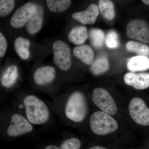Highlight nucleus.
<instances>
[{"label": "nucleus", "instance_id": "1", "mask_svg": "<svg viewBox=\"0 0 149 149\" xmlns=\"http://www.w3.org/2000/svg\"><path fill=\"white\" fill-rule=\"evenodd\" d=\"M26 117L29 122L34 125L45 123L49 118V111L43 101L36 96L30 95L23 100Z\"/></svg>", "mask_w": 149, "mask_h": 149}, {"label": "nucleus", "instance_id": "22", "mask_svg": "<svg viewBox=\"0 0 149 149\" xmlns=\"http://www.w3.org/2000/svg\"><path fill=\"white\" fill-rule=\"evenodd\" d=\"M126 47L128 51L135 53L138 55L149 57V47L140 42L129 41L126 44Z\"/></svg>", "mask_w": 149, "mask_h": 149}, {"label": "nucleus", "instance_id": "5", "mask_svg": "<svg viewBox=\"0 0 149 149\" xmlns=\"http://www.w3.org/2000/svg\"><path fill=\"white\" fill-rule=\"evenodd\" d=\"M130 117L137 124L149 125V109L143 99L135 97L130 100L128 105Z\"/></svg>", "mask_w": 149, "mask_h": 149}, {"label": "nucleus", "instance_id": "6", "mask_svg": "<svg viewBox=\"0 0 149 149\" xmlns=\"http://www.w3.org/2000/svg\"><path fill=\"white\" fill-rule=\"evenodd\" d=\"M54 61L56 65L63 71H67L72 65L71 54L68 45L58 40L53 45Z\"/></svg>", "mask_w": 149, "mask_h": 149}, {"label": "nucleus", "instance_id": "17", "mask_svg": "<svg viewBox=\"0 0 149 149\" xmlns=\"http://www.w3.org/2000/svg\"><path fill=\"white\" fill-rule=\"evenodd\" d=\"M43 20L42 10L41 9H38L36 14L29 19L26 23V28L28 33L33 35L39 32L42 26Z\"/></svg>", "mask_w": 149, "mask_h": 149}, {"label": "nucleus", "instance_id": "26", "mask_svg": "<svg viewBox=\"0 0 149 149\" xmlns=\"http://www.w3.org/2000/svg\"><path fill=\"white\" fill-rule=\"evenodd\" d=\"M81 142L79 139L72 138L67 139L62 143L59 149H80Z\"/></svg>", "mask_w": 149, "mask_h": 149}, {"label": "nucleus", "instance_id": "8", "mask_svg": "<svg viewBox=\"0 0 149 149\" xmlns=\"http://www.w3.org/2000/svg\"><path fill=\"white\" fill-rule=\"evenodd\" d=\"M38 8L34 3L28 2L15 11L10 19L12 27L19 28L24 26L29 19L37 13Z\"/></svg>", "mask_w": 149, "mask_h": 149}, {"label": "nucleus", "instance_id": "30", "mask_svg": "<svg viewBox=\"0 0 149 149\" xmlns=\"http://www.w3.org/2000/svg\"><path fill=\"white\" fill-rule=\"evenodd\" d=\"M144 3L147 5L149 6V0H141Z\"/></svg>", "mask_w": 149, "mask_h": 149}, {"label": "nucleus", "instance_id": "29", "mask_svg": "<svg viewBox=\"0 0 149 149\" xmlns=\"http://www.w3.org/2000/svg\"><path fill=\"white\" fill-rule=\"evenodd\" d=\"M89 149H107L105 148H104L103 147L100 146H94L91 147Z\"/></svg>", "mask_w": 149, "mask_h": 149}, {"label": "nucleus", "instance_id": "18", "mask_svg": "<svg viewBox=\"0 0 149 149\" xmlns=\"http://www.w3.org/2000/svg\"><path fill=\"white\" fill-rule=\"evenodd\" d=\"M108 58L107 56L98 57L91 64L90 70L94 75H99L106 72L109 69Z\"/></svg>", "mask_w": 149, "mask_h": 149}, {"label": "nucleus", "instance_id": "11", "mask_svg": "<svg viewBox=\"0 0 149 149\" xmlns=\"http://www.w3.org/2000/svg\"><path fill=\"white\" fill-rule=\"evenodd\" d=\"M99 15V8L95 4H91L86 10L74 13L72 18L78 22L84 24H94Z\"/></svg>", "mask_w": 149, "mask_h": 149}, {"label": "nucleus", "instance_id": "3", "mask_svg": "<svg viewBox=\"0 0 149 149\" xmlns=\"http://www.w3.org/2000/svg\"><path fill=\"white\" fill-rule=\"evenodd\" d=\"M90 127L96 135L105 136L116 131L117 121L111 115L102 111L94 112L90 118Z\"/></svg>", "mask_w": 149, "mask_h": 149}, {"label": "nucleus", "instance_id": "4", "mask_svg": "<svg viewBox=\"0 0 149 149\" xmlns=\"http://www.w3.org/2000/svg\"><path fill=\"white\" fill-rule=\"evenodd\" d=\"M92 100L102 111L113 115L117 113L116 103L109 93L104 88H96L93 91Z\"/></svg>", "mask_w": 149, "mask_h": 149}, {"label": "nucleus", "instance_id": "16", "mask_svg": "<svg viewBox=\"0 0 149 149\" xmlns=\"http://www.w3.org/2000/svg\"><path fill=\"white\" fill-rule=\"evenodd\" d=\"M18 76V68L16 65L8 66L5 70L1 78L2 85L5 88H10L16 83Z\"/></svg>", "mask_w": 149, "mask_h": 149}, {"label": "nucleus", "instance_id": "21", "mask_svg": "<svg viewBox=\"0 0 149 149\" xmlns=\"http://www.w3.org/2000/svg\"><path fill=\"white\" fill-rule=\"evenodd\" d=\"M48 8L54 13L62 12L67 10L71 4V0H46Z\"/></svg>", "mask_w": 149, "mask_h": 149}, {"label": "nucleus", "instance_id": "20", "mask_svg": "<svg viewBox=\"0 0 149 149\" xmlns=\"http://www.w3.org/2000/svg\"><path fill=\"white\" fill-rule=\"evenodd\" d=\"M99 9L100 12L105 18L112 20L115 16V11L113 3L110 0H100Z\"/></svg>", "mask_w": 149, "mask_h": 149}, {"label": "nucleus", "instance_id": "7", "mask_svg": "<svg viewBox=\"0 0 149 149\" xmlns=\"http://www.w3.org/2000/svg\"><path fill=\"white\" fill-rule=\"evenodd\" d=\"M126 36L128 38L149 43L148 24L142 19H136L128 22L126 26Z\"/></svg>", "mask_w": 149, "mask_h": 149}, {"label": "nucleus", "instance_id": "23", "mask_svg": "<svg viewBox=\"0 0 149 149\" xmlns=\"http://www.w3.org/2000/svg\"><path fill=\"white\" fill-rule=\"evenodd\" d=\"M89 37L91 44L94 47L100 49L103 46L105 37L101 29L97 28L91 29L89 32Z\"/></svg>", "mask_w": 149, "mask_h": 149}, {"label": "nucleus", "instance_id": "19", "mask_svg": "<svg viewBox=\"0 0 149 149\" xmlns=\"http://www.w3.org/2000/svg\"><path fill=\"white\" fill-rule=\"evenodd\" d=\"M30 41L21 37L17 38L14 43V47L17 53L22 59H27L29 55Z\"/></svg>", "mask_w": 149, "mask_h": 149}, {"label": "nucleus", "instance_id": "10", "mask_svg": "<svg viewBox=\"0 0 149 149\" xmlns=\"http://www.w3.org/2000/svg\"><path fill=\"white\" fill-rule=\"evenodd\" d=\"M124 81L126 85L136 90H145L149 87V73L128 72L124 75Z\"/></svg>", "mask_w": 149, "mask_h": 149}, {"label": "nucleus", "instance_id": "12", "mask_svg": "<svg viewBox=\"0 0 149 149\" xmlns=\"http://www.w3.org/2000/svg\"><path fill=\"white\" fill-rule=\"evenodd\" d=\"M56 76L54 68L50 66L39 68L33 75L34 81L37 85L42 86L51 83Z\"/></svg>", "mask_w": 149, "mask_h": 149}, {"label": "nucleus", "instance_id": "15", "mask_svg": "<svg viewBox=\"0 0 149 149\" xmlns=\"http://www.w3.org/2000/svg\"><path fill=\"white\" fill-rule=\"evenodd\" d=\"M68 38L70 41L74 45L84 44L88 38L87 28L83 26L73 27L69 32Z\"/></svg>", "mask_w": 149, "mask_h": 149}, {"label": "nucleus", "instance_id": "25", "mask_svg": "<svg viewBox=\"0 0 149 149\" xmlns=\"http://www.w3.org/2000/svg\"><path fill=\"white\" fill-rule=\"evenodd\" d=\"M15 6V0H0V15L5 17L13 10Z\"/></svg>", "mask_w": 149, "mask_h": 149}, {"label": "nucleus", "instance_id": "9", "mask_svg": "<svg viewBox=\"0 0 149 149\" xmlns=\"http://www.w3.org/2000/svg\"><path fill=\"white\" fill-rule=\"evenodd\" d=\"M33 130L31 123L27 118L18 113L13 115L7 129V133L11 137H16L31 132Z\"/></svg>", "mask_w": 149, "mask_h": 149}, {"label": "nucleus", "instance_id": "2", "mask_svg": "<svg viewBox=\"0 0 149 149\" xmlns=\"http://www.w3.org/2000/svg\"><path fill=\"white\" fill-rule=\"evenodd\" d=\"M88 111L85 96L81 92H74L68 98L65 107L66 117L74 122L83 121Z\"/></svg>", "mask_w": 149, "mask_h": 149}, {"label": "nucleus", "instance_id": "28", "mask_svg": "<svg viewBox=\"0 0 149 149\" xmlns=\"http://www.w3.org/2000/svg\"><path fill=\"white\" fill-rule=\"evenodd\" d=\"M45 149H59V148L55 145H50L46 147Z\"/></svg>", "mask_w": 149, "mask_h": 149}, {"label": "nucleus", "instance_id": "24", "mask_svg": "<svg viewBox=\"0 0 149 149\" xmlns=\"http://www.w3.org/2000/svg\"><path fill=\"white\" fill-rule=\"evenodd\" d=\"M105 43L108 48L115 49L118 48L120 45L119 38L117 32L111 30L108 32L105 37Z\"/></svg>", "mask_w": 149, "mask_h": 149}, {"label": "nucleus", "instance_id": "27", "mask_svg": "<svg viewBox=\"0 0 149 149\" xmlns=\"http://www.w3.org/2000/svg\"><path fill=\"white\" fill-rule=\"evenodd\" d=\"M8 47V43L2 33H0V57H3L5 55Z\"/></svg>", "mask_w": 149, "mask_h": 149}, {"label": "nucleus", "instance_id": "13", "mask_svg": "<svg viewBox=\"0 0 149 149\" xmlns=\"http://www.w3.org/2000/svg\"><path fill=\"white\" fill-rule=\"evenodd\" d=\"M127 67L130 72L147 71L149 70V58L143 56L132 57L128 60Z\"/></svg>", "mask_w": 149, "mask_h": 149}, {"label": "nucleus", "instance_id": "14", "mask_svg": "<svg viewBox=\"0 0 149 149\" xmlns=\"http://www.w3.org/2000/svg\"><path fill=\"white\" fill-rule=\"evenodd\" d=\"M73 53L74 56L85 64H92L94 61V52L91 47L87 45L75 47L73 49Z\"/></svg>", "mask_w": 149, "mask_h": 149}]
</instances>
